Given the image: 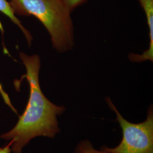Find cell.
I'll return each mask as SVG.
<instances>
[{
	"label": "cell",
	"instance_id": "1",
	"mask_svg": "<svg viewBox=\"0 0 153 153\" xmlns=\"http://www.w3.org/2000/svg\"><path fill=\"white\" fill-rule=\"evenodd\" d=\"M19 57L26 69L23 76L30 87L27 104L16 126L1 138L11 141V150L22 153V149L35 137L54 138L60 131L57 116L65 111L63 105H57L45 97L39 84L40 59L36 55L21 52Z\"/></svg>",
	"mask_w": 153,
	"mask_h": 153
},
{
	"label": "cell",
	"instance_id": "2",
	"mask_svg": "<svg viewBox=\"0 0 153 153\" xmlns=\"http://www.w3.org/2000/svg\"><path fill=\"white\" fill-rule=\"evenodd\" d=\"M16 14L36 17L47 30L53 47L66 52L74 46L71 11L62 0H11Z\"/></svg>",
	"mask_w": 153,
	"mask_h": 153
},
{
	"label": "cell",
	"instance_id": "3",
	"mask_svg": "<svg viewBox=\"0 0 153 153\" xmlns=\"http://www.w3.org/2000/svg\"><path fill=\"white\" fill-rule=\"evenodd\" d=\"M105 100L109 108L115 112L123 131V138L116 147L103 146L100 149L105 153H153V109L150 107L147 118L140 123H131L125 119L111 99Z\"/></svg>",
	"mask_w": 153,
	"mask_h": 153
},
{
	"label": "cell",
	"instance_id": "4",
	"mask_svg": "<svg viewBox=\"0 0 153 153\" xmlns=\"http://www.w3.org/2000/svg\"><path fill=\"white\" fill-rule=\"evenodd\" d=\"M145 12L149 30V47L142 54L130 53L128 58L133 62L153 61V0H138Z\"/></svg>",
	"mask_w": 153,
	"mask_h": 153
},
{
	"label": "cell",
	"instance_id": "5",
	"mask_svg": "<svg viewBox=\"0 0 153 153\" xmlns=\"http://www.w3.org/2000/svg\"><path fill=\"white\" fill-rule=\"evenodd\" d=\"M0 12H1L4 14H5L6 16L9 18L12 22H14L16 25L20 28V29L22 30V32L27 39L28 44L30 45L31 44L33 40L32 35L27 30H26L24 27V26L22 25L19 19L16 16V14L13 11L10 3L8 2L6 0H0Z\"/></svg>",
	"mask_w": 153,
	"mask_h": 153
},
{
	"label": "cell",
	"instance_id": "6",
	"mask_svg": "<svg viewBox=\"0 0 153 153\" xmlns=\"http://www.w3.org/2000/svg\"><path fill=\"white\" fill-rule=\"evenodd\" d=\"M74 153H105L102 150H96L88 140H82L76 146Z\"/></svg>",
	"mask_w": 153,
	"mask_h": 153
},
{
	"label": "cell",
	"instance_id": "7",
	"mask_svg": "<svg viewBox=\"0 0 153 153\" xmlns=\"http://www.w3.org/2000/svg\"><path fill=\"white\" fill-rule=\"evenodd\" d=\"M69 10L72 12L77 7L87 2L88 0H62Z\"/></svg>",
	"mask_w": 153,
	"mask_h": 153
},
{
	"label": "cell",
	"instance_id": "8",
	"mask_svg": "<svg viewBox=\"0 0 153 153\" xmlns=\"http://www.w3.org/2000/svg\"><path fill=\"white\" fill-rule=\"evenodd\" d=\"M11 141H9V143L6 145L3 148H0V153H11Z\"/></svg>",
	"mask_w": 153,
	"mask_h": 153
}]
</instances>
